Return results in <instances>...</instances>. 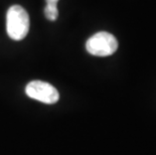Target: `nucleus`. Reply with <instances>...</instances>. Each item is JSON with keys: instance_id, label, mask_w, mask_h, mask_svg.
<instances>
[{"instance_id": "39448f33", "label": "nucleus", "mask_w": 156, "mask_h": 155, "mask_svg": "<svg viewBox=\"0 0 156 155\" xmlns=\"http://www.w3.org/2000/svg\"><path fill=\"white\" fill-rule=\"evenodd\" d=\"M46 3H54V4H56L58 2V0H45Z\"/></svg>"}, {"instance_id": "f257e3e1", "label": "nucleus", "mask_w": 156, "mask_h": 155, "mask_svg": "<svg viewBox=\"0 0 156 155\" xmlns=\"http://www.w3.org/2000/svg\"><path fill=\"white\" fill-rule=\"evenodd\" d=\"M6 30L13 41H21L29 30L28 13L20 5H13L6 13Z\"/></svg>"}, {"instance_id": "f03ea898", "label": "nucleus", "mask_w": 156, "mask_h": 155, "mask_svg": "<svg viewBox=\"0 0 156 155\" xmlns=\"http://www.w3.org/2000/svg\"><path fill=\"white\" fill-rule=\"evenodd\" d=\"M118 48L117 38L106 31H100L91 36L86 42V49L96 57H109Z\"/></svg>"}, {"instance_id": "20e7f679", "label": "nucleus", "mask_w": 156, "mask_h": 155, "mask_svg": "<svg viewBox=\"0 0 156 155\" xmlns=\"http://www.w3.org/2000/svg\"><path fill=\"white\" fill-rule=\"evenodd\" d=\"M44 15L48 20L51 21L56 20L58 16V10L56 4H54V3H46V6L44 8Z\"/></svg>"}, {"instance_id": "7ed1b4c3", "label": "nucleus", "mask_w": 156, "mask_h": 155, "mask_svg": "<svg viewBox=\"0 0 156 155\" xmlns=\"http://www.w3.org/2000/svg\"><path fill=\"white\" fill-rule=\"evenodd\" d=\"M25 93L29 98L44 104H55L58 101L59 94L52 85L42 81H32L25 88Z\"/></svg>"}]
</instances>
